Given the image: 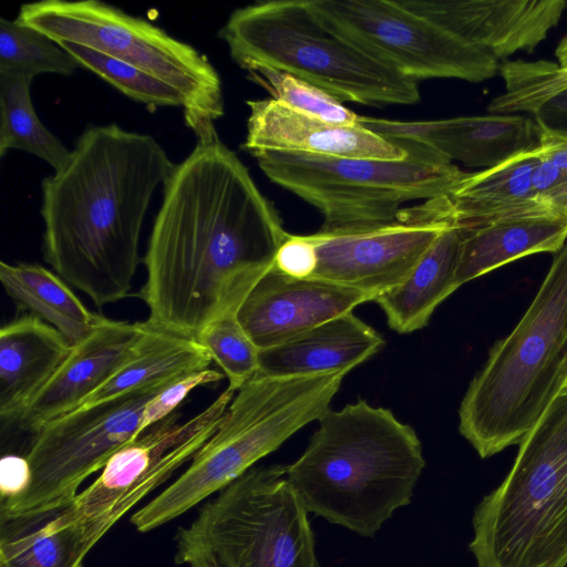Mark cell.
Masks as SVG:
<instances>
[{"mask_svg":"<svg viewBox=\"0 0 567 567\" xmlns=\"http://www.w3.org/2000/svg\"><path fill=\"white\" fill-rule=\"evenodd\" d=\"M289 233L218 134L198 138L163 184L136 296L153 326L193 337L236 312Z\"/></svg>","mask_w":567,"mask_h":567,"instance_id":"6da1fadb","label":"cell"},{"mask_svg":"<svg viewBox=\"0 0 567 567\" xmlns=\"http://www.w3.org/2000/svg\"><path fill=\"white\" fill-rule=\"evenodd\" d=\"M173 166L153 136L112 123L84 130L42 181L43 259L96 307L128 296L144 217Z\"/></svg>","mask_w":567,"mask_h":567,"instance_id":"7a4b0ae2","label":"cell"},{"mask_svg":"<svg viewBox=\"0 0 567 567\" xmlns=\"http://www.w3.org/2000/svg\"><path fill=\"white\" fill-rule=\"evenodd\" d=\"M424 466L414 429L358 400L319 420L287 477L308 513L372 537L411 503Z\"/></svg>","mask_w":567,"mask_h":567,"instance_id":"3957f363","label":"cell"},{"mask_svg":"<svg viewBox=\"0 0 567 567\" xmlns=\"http://www.w3.org/2000/svg\"><path fill=\"white\" fill-rule=\"evenodd\" d=\"M567 377V241L529 307L495 342L458 410V431L482 458L518 445Z\"/></svg>","mask_w":567,"mask_h":567,"instance_id":"277c9868","label":"cell"},{"mask_svg":"<svg viewBox=\"0 0 567 567\" xmlns=\"http://www.w3.org/2000/svg\"><path fill=\"white\" fill-rule=\"evenodd\" d=\"M346 371L298 377L257 374L235 394L215 432L187 468L131 523L146 533L220 492L329 410Z\"/></svg>","mask_w":567,"mask_h":567,"instance_id":"5b68a950","label":"cell"},{"mask_svg":"<svg viewBox=\"0 0 567 567\" xmlns=\"http://www.w3.org/2000/svg\"><path fill=\"white\" fill-rule=\"evenodd\" d=\"M243 70L268 66L336 100L382 107L421 100L417 82L330 29L309 0H269L234 10L218 32Z\"/></svg>","mask_w":567,"mask_h":567,"instance_id":"8992f818","label":"cell"},{"mask_svg":"<svg viewBox=\"0 0 567 567\" xmlns=\"http://www.w3.org/2000/svg\"><path fill=\"white\" fill-rule=\"evenodd\" d=\"M518 446L474 511L470 550L477 567H567V377Z\"/></svg>","mask_w":567,"mask_h":567,"instance_id":"52a82bcc","label":"cell"},{"mask_svg":"<svg viewBox=\"0 0 567 567\" xmlns=\"http://www.w3.org/2000/svg\"><path fill=\"white\" fill-rule=\"evenodd\" d=\"M401 141L408 147L402 159L269 151L251 156L272 183L320 212V233H353L396 223L402 204L445 195L465 175L436 151Z\"/></svg>","mask_w":567,"mask_h":567,"instance_id":"ba28073f","label":"cell"},{"mask_svg":"<svg viewBox=\"0 0 567 567\" xmlns=\"http://www.w3.org/2000/svg\"><path fill=\"white\" fill-rule=\"evenodd\" d=\"M175 561L196 567H321L308 511L287 466L251 467L176 536Z\"/></svg>","mask_w":567,"mask_h":567,"instance_id":"9c48e42d","label":"cell"},{"mask_svg":"<svg viewBox=\"0 0 567 567\" xmlns=\"http://www.w3.org/2000/svg\"><path fill=\"white\" fill-rule=\"evenodd\" d=\"M55 42L69 41L128 63L169 84L184 101L196 138L217 134L224 115L221 80L208 59L162 28L96 0H41L22 4L16 18Z\"/></svg>","mask_w":567,"mask_h":567,"instance_id":"30bf717a","label":"cell"},{"mask_svg":"<svg viewBox=\"0 0 567 567\" xmlns=\"http://www.w3.org/2000/svg\"><path fill=\"white\" fill-rule=\"evenodd\" d=\"M164 386L76 409L34 432L25 455L30 484L22 494L1 502V518L37 515L70 504L90 475L136 439L145 404Z\"/></svg>","mask_w":567,"mask_h":567,"instance_id":"8fae6325","label":"cell"},{"mask_svg":"<svg viewBox=\"0 0 567 567\" xmlns=\"http://www.w3.org/2000/svg\"><path fill=\"white\" fill-rule=\"evenodd\" d=\"M333 31L415 82L458 79L478 83L499 72L488 52L420 16L399 0H309Z\"/></svg>","mask_w":567,"mask_h":567,"instance_id":"7c38bea8","label":"cell"},{"mask_svg":"<svg viewBox=\"0 0 567 567\" xmlns=\"http://www.w3.org/2000/svg\"><path fill=\"white\" fill-rule=\"evenodd\" d=\"M235 392L227 388L186 422H179V414L174 412L110 457L97 478L69 504L92 548L137 503L193 458L217 429Z\"/></svg>","mask_w":567,"mask_h":567,"instance_id":"4fadbf2b","label":"cell"},{"mask_svg":"<svg viewBox=\"0 0 567 567\" xmlns=\"http://www.w3.org/2000/svg\"><path fill=\"white\" fill-rule=\"evenodd\" d=\"M452 223L399 218L391 225L353 233L309 235L318 266L313 278L372 293L375 298L409 276ZM456 225V224H455Z\"/></svg>","mask_w":567,"mask_h":567,"instance_id":"5bb4252c","label":"cell"},{"mask_svg":"<svg viewBox=\"0 0 567 567\" xmlns=\"http://www.w3.org/2000/svg\"><path fill=\"white\" fill-rule=\"evenodd\" d=\"M374 299L369 292L313 277L291 278L271 267L247 293L236 316L264 350Z\"/></svg>","mask_w":567,"mask_h":567,"instance_id":"9a60e30c","label":"cell"},{"mask_svg":"<svg viewBox=\"0 0 567 567\" xmlns=\"http://www.w3.org/2000/svg\"><path fill=\"white\" fill-rule=\"evenodd\" d=\"M538 146L475 173H465L445 195L403 208L408 219L422 223H453L474 227L494 221L567 216L542 200L533 187Z\"/></svg>","mask_w":567,"mask_h":567,"instance_id":"2e32d148","label":"cell"},{"mask_svg":"<svg viewBox=\"0 0 567 567\" xmlns=\"http://www.w3.org/2000/svg\"><path fill=\"white\" fill-rule=\"evenodd\" d=\"M406 9L488 52L498 62L535 50L558 24L565 0H399Z\"/></svg>","mask_w":567,"mask_h":567,"instance_id":"e0dca14e","label":"cell"},{"mask_svg":"<svg viewBox=\"0 0 567 567\" xmlns=\"http://www.w3.org/2000/svg\"><path fill=\"white\" fill-rule=\"evenodd\" d=\"M360 124L381 136L413 141L451 162L482 169L538 146L535 120L516 114L489 113L413 122L360 115Z\"/></svg>","mask_w":567,"mask_h":567,"instance_id":"ac0fdd59","label":"cell"},{"mask_svg":"<svg viewBox=\"0 0 567 567\" xmlns=\"http://www.w3.org/2000/svg\"><path fill=\"white\" fill-rule=\"evenodd\" d=\"M246 103L249 116L241 148L250 155L269 151L374 159L408 156L403 141L381 136L362 125L330 124L271 97Z\"/></svg>","mask_w":567,"mask_h":567,"instance_id":"d6986e66","label":"cell"},{"mask_svg":"<svg viewBox=\"0 0 567 567\" xmlns=\"http://www.w3.org/2000/svg\"><path fill=\"white\" fill-rule=\"evenodd\" d=\"M148 328L147 320L128 322L101 316L91 333L71 347L17 425L33 434L50 421L74 411L131 358Z\"/></svg>","mask_w":567,"mask_h":567,"instance_id":"ffe728a7","label":"cell"},{"mask_svg":"<svg viewBox=\"0 0 567 567\" xmlns=\"http://www.w3.org/2000/svg\"><path fill=\"white\" fill-rule=\"evenodd\" d=\"M71 344L32 315L16 317L0 329L1 427L20 416L68 357Z\"/></svg>","mask_w":567,"mask_h":567,"instance_id":"44dd1931","label":"cell"},{"mask_svg":"<svg viewBox=\"0 0 567 567\" xmlns=\"http://www.w3.org/2000/svg\"><path fill=\"white\" fill-rule=\"evenodd\" d=\"M380 333L348 312L282 343L259 350L258 374L298 377L350 372L383 347Z\"/></svg>","mask_w":567,"mask_h":567,"instance_id":"7402d4cb","label":"cell"},{"mask_svg":"<svg viewBox=\"0 0 567 567\" xmlns=\"http://www.w3.org/2000/svg\"><path fill=\"white\" fill-rule=\"evenodd\" d=\"M567 241V216H535L462 227L456 279L460 286L506 264L539 252H558Z\"/></svg>","mask_w":567,"mask_h":567,"instance_id":"603a6c76","label":"cell"},{"mask_svg":"<svg viewBox=\"0 0 567 567\" xmlns=\"http://www.w3.org/2000/svg\"><path fill=\"white\" fill-rule=\"evenodd\" d=\"M461 243L462 227L449 226L403 282L373 300L392 330L411 333L424 328L434 310L461 287L456 279Z\"/></svg>","mask_w":567,"mask_h":567,"instance_id":"cb8c5ba5","label":"cell"},{"mask_svg":"<svg viewBox=\"0 0 567 567\" xmlns=\"http://www.w3.org/2000/svg\"><path fill=\"white\" fill-rule=\"evenodd\" d=\"M148 323L147 332L131 358L76 409L166 385L186 374L207 369L213 362L195 338Z\"/></svg>","mask_w":567,"mask_h":567,"instance_id":"d4e9b609","label":"cell"},{"mask_svg":"<svg viewBox=\"0 0 567 567\" xmlns=\"http://www.w3.org/2000/svg\"><path fill=\"white\" fill-rule=\"evenodd\" d=\"M91 549L69 504L37 515L1 518L0 567H82Z\"/></svg>","mask_w":567,"mask_h":567,"instance_id":"484cf974","label":"cell"},{"mask_svg":"<svg viewBox=\"0 0 567 567\" xmlns=\"http://www.w3.org/2000/svg\"><path fill=\"white\" fill-rule=\"evenodd\" d=\"M0 281L20 312L50 324L71 346L86 338L101 317L86 308L66 281L39 264L1 261Z\"/></svg>","mask_w":567,"mask_h":567,"instance_id":"4316f807","label":"cell"},{"mask_svg":"<svg viewBox=\"0 0 567 567\" xmlns=\"http://www.w3.org/2000/svg\"><path fill=\"white\" fill-rule=\"evenodd\" d=\"M32 81L22 74L0 73V155L9 150L23 151L56 171L71 151L39 120L30 94Z\"/></svg>","mask_w":567,"mask_h":567,"instance_id":"83f0119b","label":"cell"},{"mask_svg":"<svg viewBox=\"0 0 567 567\" xmlns=\"http://www.w3.org/2000/svg\"><path fill=\"white\" fill-rule=\"evenodd\" d=\"M81 65L58 42L19 21L0 19V73L34 79L42 73L71 75Z\"/></svg>","mask_w":567,"mask_h":567,"instance_id":"f1b7e54d","label":"cell"},{"mask_svg":"<svg viewBox=\"0 0 567 567\" xmlns=\"http://www.w3.org/2000/svg\"><path fill=\"white\" fill-rule=\"evenodd\" d=\"M505 92L492 100L491 114L526 113L536 110L567 89V69L550 61H505L499 65Z\"/></svg>","mask_w":567,"mask_h":567,"instance_id":"f546056e","label":"cell"},{"mask_svg":"<svg viewBox=\"0 0 567 567\" xmlns=\"http://www.w3.org/2000/svg\"><path fill=\"white\" fill-rule=\"evenodd\" d=\"M58 43L82 68L93 72L127 97L150 107H184L179 92L157 78L93 49L69 41Z\"/></svg>","mask_w":567,"mask_h":567,"instance_id":"4dcf8cb0","label":"cell"},{"mask_svg":"<svg viewBox=\"0 0 567 567\" xmlns=\"http://www.w3.org/2000/svg\"><path fill=\"white\" fill-rule=\"evenodd\" d=\"M247 72L249 79L265 89L271 99L295 111L330 124L361 125L360 115L303 80L268 66H255Z\"/></svg>","mask_w":567,"mask_h":567,"instance_id":"1f68e13d","label":"cell"},{"mask_svg":"<svg viewBox=\"0 0 567 567\" xmlns=\"http://www.w3.org/2000/svg\"><path fill=\"white\" fill-rule=\"evenodd\" d=\"M228 379V388L238 391L259 372V349L251 341L236 312L207 324L196 337Z\"/></svg>","mask_w":567,"mask_h":567,"instance_id":"d6a6232c","label":"cell"},{"mask_svg":"<svg viewBox=\"0 0 567 567\" xmlns=\"http://www.w3.org/2000/svg\"><path fill=\"white\" fill-rule=\"evenodd\" d=\"M224 377L220 371L207 368L166 384L145 404L136 437L176 412V409L195 389L217 383Z\"/></svg>","mask_w":567,"mask_h":567,"instance_id":"836d02e7","label":"cell"},{"mask_svg":"<svg viewBox=\"0 0 567 567\" xmlns=\"http://www.w3.org/2000/svg\"><path fill=\"white\" fill-rule=\"evenodd\" d=\"M318 266L317 249L309 235H291L278 248L272 268L291 278H311Z\"/></svg>","mask_w":567,"mask_h":567,"instance_id":"e575fe53","label":"cell"},{"mask_svg":"<svg viewBox=\"0 0 567 567\" xmlns=\"http://www.w3.org/2000/svg\"><path fill=\"white\" fill-rule=\"evenodd\" d=\"M533 187L542 200L567 215V172L546 159L539 148L533 172Z\"/></svg>","mask_w":567,"mask_h":567,"instance_id":"d590c367","label":"cell"},{"mask_svg":"<svg viewBox=\"0 0 567 567\" xmlns=\"http://www.w3.org/2000/svg\"><path fill=\"white\" fill-rule=\"evenodd\" d=\"M31 481V468L25 456L9 454L0 462L1 502L22 494Z\"/></svg>","mask_w":567,"mask_h":567,"instance_id":"8d00e7d4","label":"cell"},{"mask_svg":"<svg viewBox=\"0 0 567 567\" xmlns=\"http://www.w3.org/2000/svg\"><path fill=\"white\" fill-rule=\"evenodd\" d=\"M533 118L547 128L567 133V89L543 103Z\"/></svg>","mask_w":567,"mask_h":567,"instance_id":"74e56055","label":"cell"},{"mask_svg":"<svg viewBox=\"0 0 567 567\" xmlns=\"http://www.w3.org/2000/svg\"><path fill=\"white\" fill-rule=\"evenodd\" d=\"M537 126L538 148L542 155L567 172V133L547 128L538 123Z\"/></svg>","mask_w":567,"mask_h":567,"instance_id":"f35d334b","label":"cell"},{"mask_svg":"<svg viewBox=\"0 0 567 567\" xmlns=\"http://www.w3.org/2000/svg\"><path fill=\"white\" fill-rule=\"evenodd\" d=\"M557 64L560 68L567 69V34L560 40L559 44L555 50Z\"/></svg>","mask_w":567,"mask_h":567,"instance_id":"ab89813d","label":"cell"},{"mask_svg":"<svg viewBox=\"0 0 567 567\" xmlns=\"http://www.w3.org/2000/svg\"><path fill=\"white\" fill-rule=\"evenodd\" d=\"M189 567H196V566H189Z\"/></svg>","mask_w":567,"mask_h":567,"instance_id":"60d3db41","label":"cell"}]
</instances>
